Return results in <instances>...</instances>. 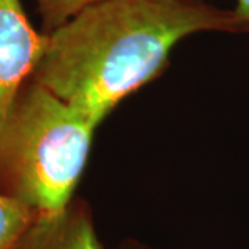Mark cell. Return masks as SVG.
<instances>
[{"instance_id":"5b68a950","label":"cell","mask_w":249,"mask_h":249,"mask_svg":"<svg viewBox=\"0 0 249 249\" xmlns=\"http://www.w3.org/2000/svg\"><path fill=\"white\" fill-rule=\"evenodd\" d=\"M35 217L25 205L0 193V249H16Z\"/></svg>"},{"instance_id":"6da1fadb","label":"cell","mask_w":249,"mask_h":249,"mask_svg":"<svg viewBox=\"0 0 249 249\" xmlns=\"http://www.w3.org/2000/svg\"><path fill=\"white\" fill-rule=\"evenodd\" d=\"M211 31L249 34V24L202 0H101L47 34L32 79L98 126L180 40Z\"/></svg>"},{"instance_id":"ba28073f","label":"cell","mask_w":249,"mask_h":249,"mask_svg":"<svg viewBox=\"0 0 249 249\" xmlns=\"http://www.w3.org/2000/svg\"><path fill=\"white\" fill-rule=\"evenodd\" d=\"M119 249H155V248H150V247L142 245V244H139V242L129 241V242H124V245H122Z\"/></svg>"},{"instance_id":"52a82bcc","label":"cell","mask_w":249,"mask_h":249,"mask_svg":"<svg viewBox=\"0 0 249 249\" xmlns=\"http://www.w3.org/2000/svg\"><path fill=\"white\" fill-rule=\"evenodd\" d=\"M237 7L234 9V13L249 24V0H235Z\"/></svg>"},{"instance_id":"7a4b0ae2","label":"cell","mask_w":249,"mask_h":249,"mask_svg":"<svg viewBox=\"0 0 249 249\" xmlns=\"http://www.w3.org/2000/svg\"><path fill=\"white\" fill-rule=\"evenodd\" d=\"M88 118L31 79L0 124V193L35 213L71 202L96 130Z\"/></svg>"},{"instance_id":"3957f363","label":"cell","mask_w":249,"mask_h":249,"mask_svg":"<svg viewBox=\"0 0 249 249\" xmlns=\"http://www.w3.org/2000/svg\"><path fill=\"white\" fill-rule=\"evenodd\" d=\"M47 42L49 35L29 22L21 0H0V124L32 79Z\"/></svg>"},{"instance_id":"8992f818","label":"cell","mask_w":249,"mask_h":249,"mask_svg":"<svg viewBox=\"0 0 249 249\" xmlns=\"http://www.w3.org/2000/svg\"><path fill=\"white\" fill-rule=\"evenodd\" d=\"M39 13L43 19L46 34H50L55 28L71 19L80 10L86 9L101 0H35Z\"/></svg>"},{"instance_id":"277c9868","label":"cell","mask_w":249,"mask_h":249,"mask_svg":"<svg viewBox=\"0 0 249 249\" xmlns=\"http://www.w3.org/2000/svg\"><path fill=\"white\" fill-rule=\"evenodd\" d=\"M16 249H106L94 229L89 205L72 199L58 213L37 217Z\"/></svg>"}]
</instances>
